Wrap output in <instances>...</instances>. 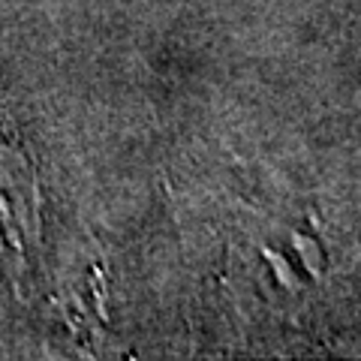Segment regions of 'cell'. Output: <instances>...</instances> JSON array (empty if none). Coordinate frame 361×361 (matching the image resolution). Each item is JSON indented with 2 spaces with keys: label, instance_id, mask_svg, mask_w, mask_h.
Returning <instances> with one entry per match:
<instances>
[{
  "label": "cell",
  "instance_id": "obj_1",
  "mask_svg": "<svg viewBox=\"0 0 361 361\" xmlns=\"http://www.w3.org/2000/svg\"><path fill=\"white\" fill-rule=\"evenodd\" d=\"M33 250H39L37 172L18 139L0 121V271L21 280Z\"/></svg>",
  "mask_w": 361,
  "mask_h": 361
}]
</instances>
